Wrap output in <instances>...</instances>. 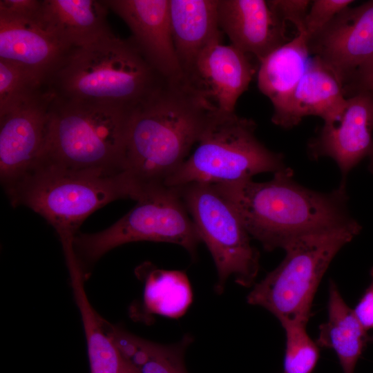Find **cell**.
Returning <instances> with one entry per match:
<instances>
[{"label": "cell", "instance_id": "obj_29", "mask_svg": "<svg viewBox=\"0 0 373 373\" xmlns=\"http://www.w3.org/2000/svg\"><path fill=\"white\" fill-rule=\"evenodd\" d=\"M371 282L353 312L364 329H373V267L370 269Z\"/></svg>", "mask_w": 373, "mask_h": 373}, {"label": "cell", "instance_id": "obj_1", "mask_svg": "<svg viewBox=\"0 0 373 373\" xmlns=\"http://www.w3.org/2000/svg\"><path fill=\"white\" fill-rule=\"evenodd\" d=\"M291 168L274 173L271 180L213 184L233 207L247 231L263 248H284L303 236L336 230L360 233L350 215L346 183L319 192L297 183Z\"/></svg>", "mask_w": 373, "mask_h": 373}, {"label": "cell", "instance_id": "obj_13", "mask_svg": "<svg viewBox=\"0 0 373 373\" xmlns=\"http://www.w3.org/2000/svg\"><path fill=\"white\" fill-rule=\"evenodd\" d=\"M131 31V39L165 81L182 83L170 22L169 0H104Z\"/></svg>", "mask_w": 373, "mask_h": 373}, {"label": "cell", "instance_id": "obj_5", "mask_svg": "<svg viewBox=\"0 0 373 373\" xmlns=\"http://www.w3.org/2000/svg\"><path fill=\"white\" fill-rule=\"evenodd\" d=\"M133 109L54 95L42 162L64 169L116 173L124 170Z\"/></svg>", "mask_w": 373, "mask_h": 373}, {"label": "cell", "instance_id": "obj_21", "mask_svg": "<svg viewBox=\"0 0 373 373\" xmlns=\"http://www.w3.org/2000/svg\"><path fill=\"white\" fill-rule=\"evenodd\" d=\"M327 311V320L320 325L316 342L320 347L334 351L343 373H354L357 361L367 344L373 341V336L361 325L333 280L329 285Z\"/></svg>", "mask_w": 373, "mask_h": 373}, {"label": "cell", "instance_id": "obj_27", "mask_svg": "<svg viewBox=\"0 0 373 373\" xmlns=\"http://www.w3.org/2000/svg\"><path fill=\"white\" fill-rule=\"evenodd\" d=\"M267 2L285 23H292L296 32H305V21L312 1L267 0Z\"/></svg>", "mask_w": 373, "mask_h": 373}, {"label": "cell", "instance_id": "obj_7", "mask_svg": "<svg viewBox=\"0 0 373 373\" xmlns=\"http://www.w3.org/2000/svg\"><path fill=\"white\" fill-rule=\"evenodd\" d=\"M358 233L336 230L308 235L290 242L280 265L256 283L247 297L279 321L308 323L318 285L332 260Z\"/></svg>", "mask_w": 373, "mask_h": 373}, {"label": "cell", "instance_id": "obj_14", "mask_svg": "<svg viewBox=\"0 0 373 373\" xmlns=\"http://www.w3.org/2000/svg\"><path fill=\"white\" fill-rule=\"evenodd\" d=\"M347 104L341 119L333 125H324L308 144L313 160L332 159L346 183L349 172L373 148V94L359 93L347 98Z\"/></svg>", "mask_w": 373, "mask_h": 373}, {"label": "cell", "instance_id": "obj_15", "mask_svg": "<svg viewBox=\"0 0 373 373\" xmlns=\"http://www.w3.org/2000/svg\"><path fill=\"white\" fill-rule=\"evenodd\" d=\"M218 19L231 44L259 62L290 40L286 23L265 0H218Z\"/></svg>", "mask_w": 373, "mask_h": 373}, {"label": "cell", "instance_id": "obj_30", "mask_svg": "<svg viewBox=\"0 0 373 373\" xmlns=\"http://www.w3.org/2000/svg\"><path fill=\"white\" fill-rule=\"evenodd\" d=\"M368 157L370 159V169L372 171H373V148H372V151H371V153H370V155Z\"/></svg>", "mask_w": 373, "mask_h": 373}, {"label": "cell", "instance_id": "obj_24", "mask_svg": "<svg viewBox=\"0 0 373 373\" xmlns=\"http://www.w3.org/2000/svg\"><path fill=\"white\" fill-rule=\"evenodd\" d=\"M285 330L286 343L281 373H312L320 356V347L306 331L307 323L280 321Z\"/></svg>", "mask_w": 373, "mask_h": 373}, {"label": "cell", "instance_id": "obj_17", "mask_svg": "<svg viewBox=\"0 0 373 373\" xmlns=\"http://www.w3.org/2000/svg\"><path fill=\"white\" fill-rule=\"evenodd\" d=\"M104 0H42L38 22L64 46H84L113 34Z\"/></svg>", "mask_w": 373, "mask_h": 373}, {"label": "cell", "instance_id": "obj_25", "mask_svg": "<svg viewBox=\"0 0 373 373\" xmlns=\"http://www.w3.org/2000/svg\"><path fill=\"white\" fill-rule=\"evenodd\" d=\"M46 87L26 70L0 59V115L33 97Z\"/></svg>", "mask_w": 373, "mask_h": 373}, {"label": "cell", "instance_id": "obj_18", "mask_svg": "<svg viewBox=\"0 0 373 373\" xmlns=\"http://www.w3.org/2000/svg\"><path fill=\"white\" fill-rule=\"evenodd\" d=\"M171 34L184 76L201 53L222 42L218 19V0H169Z\"/></svg>", "mask_w": 373, "mask_h": 373}, {"label": "cell", "instance_id": "obj_26", "mask_svg": "<svg viewBox=\"0 0 373 373\" xmlns=\"http://www.w3.org/2000/svg\"><path fill=\"white\" fill-rule=\"evenodd\" d=\"M352 0H314L305 21L307 40L321 32L342 10L349 7Z\"/></svg>", "mask_w": 373, "mask_h": 373}, {"label": "cell", "instance_id": "obj_22", "mask_svg": "<svg viewBox=\"0 0 373 373\" xmlns=\"http://www.w3.org/2000/svg\"><path fill=\"white\" fill-rule=\"evenodd\" d=\"M105 326L129 373H187L184 353L190 342L188 337L178 344L165 345L140 338L106 321Z\"/></svg>", "mask_w": 373, "mask_h": 373}, {"label": "cell", "instance_id": "obj_2", "mask_svg": "<svg viewBox=\"0 0 373 373\" xmlns=\"http://www.w3.org/2000/svg\"><path fill=\"white\" fill-rule=\"evenodd\" d=\"M209 113L182 83L168 82L133 109L124 170L142 194L166 186L197 144Z\"/></svg>", "mask_w": 373, "mask_h": 373}, {"label": "cell", "instance_id": "obj_4", "mask_svg": "<svg viewBox=\"0 0 373 373\" xmlns=\"http://www.w3.org/2000/svg\"><path fill=\"white\" fill-rule=\"evenodd\" d=\"M13 207L25 206L42 216L56 231L64 254L82 222L106 204L122 198L137 200L138 186L126 171H79L42 162L5 191Z\"/></svg>", "mask_w": 373, "mask_h": 373}, {"label": "cell", "instance_id": "obj_23", "mask_svg": "<svg viewBox=\"0 0 373 373\" xmlns=\"http://www.w3.org/2000/svg\"><path fill=\"white\" fill-rule=\"evenodd\" d=\"M191 287L183 271L153 269L146 280L144 304L152 313L180 316L191 304Z\"/></svg>", "mask_w": 373, "mask_h": 373}, {"label": "cell", "instance_id": "obj_19", "mask_svg": "<svg viewBox=\"0 0 373 373\" xmlns=\"http://www.w3.org/2000/svg\"><path fill=\"white\" fill-rule=\"evenodd\" d=\"M347 104L342 85L316 57L310 58L279 126L290 128L305 117H320L324 125L336 124Z\"/></svg>", "mask_w": 373, "mask_h": 373}, {"label": "cell", "instance_id": "obj_8", "mask_svg": "<svg viewBox=\"0 0 373 373\" xmlns=\"http://www.w3.org/2000/svg\"><path fill=\"white\" fill-rule=\"evenodd\" d=\"M138 241L175 244L195 257L201 240L176 187L161 186L144 191L136 205L107 229L79 232L73 249L85 273L86 265L111 249Z\"/></svg>", "mask_w": 373, "mask_h": 373}, {"label": "cell", "instance_id": "obj_10", "mask_svg": "<svg viewBox=\"0 0 373 373\" xmlns=\"http://www.w3.org/2000/svg\"><path fill=\"white\" fill-rule=\"evenodd\" d=\"M53 97L46 88L0 115V178L5 191L44 159Z\"/></svg>", "mask_w": 373, "mask_h": 373}, {"label": "cell", "instance_id": "obj_28", "mask_svg": "<svg viewBox=\"0 0 373 373\" xmlns=\"http://www.w3.org/2000/svg\"><path fill=\"white\" fill-rule=\"evenodd\" d=\"M42 0H0V15L37 21Z\"/></svg>", "mask_w": 373, "mask_h": 373}, {"label": "cell", "instance_id": "obj_9", "mask_svg": "<svg viewBox=\"0 0 373 373\" xmlns=\"http://www.w3.org/2000/svg\"><path fill=\"white\" fill-rule=\"evenodd\" d=\"M218 273L216 291L222 293L233 276L242 287L255 283L260 254L233 207L211 184L192 182L175 186Z\"/></svg>", "mask_w": 373, "mask_h": 373}, {"label": "cell", "instance_id": "obj_20", "mask_svg": "<svg viewBox=\"0 0 373 373\" xmlns=\"http://www.w3.org/2000/svg\"><path fill=\"white\" fill-rule=\"evenodd\" d=\"M309 55L306 32H296L288 42L260 62L258 87L271 101L274 107L271 121L277 126L284 117L293 93L307 70Z\"/></svg>", "mask_w": 373, "mask_h": 373}, {"label": "cell", "instance_id": "obj_16", "mask_svg": "<svg viewBox=\"0 0 373 373\" xmlns=\"http://www.w3.org/2000/svg\"><path fill=\"white\" fill-rule=\"evenodd\" d=\"M69 50L37 21L0 15V59L26 70L45 86Z\"/></svg>", "mask_w": 373, "mask_h": 373}, {"label": "cell", "instance_id": "obj_6", "mask_svg": "<svg viewBox=\"0 0 373 373\" xmlns=\"http://www.w3.org/2000/svg\"><path fill=\"white\" fill-rule=\"evenodd\" d=\"M256 128L254 120L235 112H210L196 148L165 185L242 182L259 173L289 168L282 153L258 140Z\"/></svg>", "mask_w": 373, "mask_h": 373}, {"label": "cell", "instance_id": "obj_12", "mask_svg": "<svg viewBox=\"0 0 373 373\" xmlns=\"http://www.w3.org/2000/svg\"><path fill=\"white\" fill-rule=\"evenodd\" d=\"M307 43L310 54L322 61L343 87L373 57V0L346 8Z\"/></svg>", "mask_w": 373, "mask_h": 373}, {"label": "cell", "instance_id": "obj_3", "mask_svg": "<svg viewBox=\"0 0 373 373\" xmlns=\"http://www.w3.org/2000/svg\"><path fill=\"white\" fill-rule=\"evenodd\" d=\"M166 82L131 38L113 34L69 50L46 87L57 97L133 109Z\"/></svg>", "mask_w": 373, "mask_h": 373}, {"label": "cell", "instance_id": "obj_11", "mask_svg": "<svg viewBox=\"0 0 373 373\" xmlns=\"http://www.w3.org/2000/svg\"><path fill=\"white\" fill-rule=\"evenodd\" d=\"M254 73L249 55L219 42L201 53L182 84L210 112L234 113Z\"/></svg>", "mask_w": 373, "mask_h": 373}]
</instances>
